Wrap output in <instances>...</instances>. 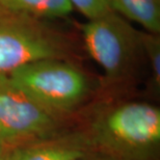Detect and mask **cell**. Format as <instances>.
<instances>
[{
    "label": "cell",
    "mask_w": 160,
    "mask_h": 160,
    "mask_svg": "<svg viewBox=\"0 0 160 160\" xmlns=\"http://www.w3.org/2000/svg\"><path fill=\"white\" fill-rule=\"evenodd\" d=\"M79 127L92 152L105 160H160V108L154 103L105 98Z\"/></svg>",
    "instance_id": "6da1fadb"
},
{
    "label": "cell",
    "mask_w": 160,
    "mask_h": 160,
    "mask_svg": "<svg viewBox=\"0 0 160 160\" xmlns=\"http://www.w3.org/2000/svg\"><path fill=\"white\" fill-rule=\"evenodd\" d=\"M8 75L45 110L68 123L88 105L94 92L88 74L72 59L37 60Z\"/></svg>",
    "instance_id": "7a4b0ae2"
},
{
    "label": "cell",
    "mask_w": 160,
    "mask_h": 160,
    "mask_svg": "<svg viewBox=\"0 0 160 160\" xmlns=\"http://www.w3.org/2000/svg\"><path fill=\"white\" fill-rule=\"evenodd\" d=\"M73 56V46L47 21L0 5V74H9L29 62Z\"/></svg>",
    "instance_id": "3957f363"
},
{
    "label": "cell",
    "mask_w": 160,
    "mask_h": 160,
    "mask_svg": "<svg viewBox=\"0 0 160 160\" xmlns=\"http://www.w3.org/2000/svg\"><path fill=\"white\" fill-rule=\"evenodd\" d=\"M81 32L85 49L103 71L106 83L114 88L131 78L143 56L142 32L114 11L88 20Z\"/></svg>",
    "instance_id": "277c9868"
},
{
    "label": "cell",
    "mask_w": 160,
    "mask_h": 160,
    "mask_svg": "<svg viewBox=\"0 0 160 160\" xmlns=\"http://www.w3.org/2000/svg\"><path fill=\"white\" fill-rule=\"evenodd\" d=\"M68 128V122L45 110L8 74H0V157Z\"/></svg>",
    "instance_id": "5b68a950"
},
{
    "label": "cell",
    "mask_w": 160,
    "mask_h": 160,
    "mask_svg": "<svg viewBox=\"0 0 160 160\" xmlns=\"http://www.w3.org/2000/svg\"><path fill=\"white\" fill-rule=\"evenodd\" d=\"M92 153L84 131L80 127H69L15 150L3 160H79Z\"/></svg>",
    "instance_id": "8992f818"
},
{
    "label": "cell",
    "mask_w": 160,
    "mask_h": 160,
    "mask_svg": "<svg viewBox=\"0 0 160 160\" xmlns=\"http://www.w3.org/2000/svg\"><path fill=\"white\" fill-rule=\"evenodd\" d=\"M112 9L128 21L142 25L146 32H160V0H110Z\"/></svg>",
    "instance_id": "52a82bcc"
},
{
    "label": "cell",
    "mask_w": 160,
    "mask_h": 160,
    "mask_svg": "<svg viewBox=\"0 0 160 160\" xmlns=\"http://www.w3.org/2000/svg\"><path fill=\"white\" fill-rule=\"evenodd\" d=\"M0 5L43 21L65 18L73 11L68 0H0Z\"/></svg>",
    "instance_id": "ba28073f"
},
{
    "label": "cell",
    "mask_w": 160,
    "mask_h": 160,
    "mask_svg": "<svg viewBox=\"0 0 160 160\" xmlns=\"http://www.w3.org/2000/svg\"><path fill=\"white\" fill-rule=\"evenodd\" d=\"M142 44L143 56L150 71V89L154 98L160 94V38L159 34L142 32Z\"/></svg>",
    "instance_id": "9c48e42d"
},
{
    "label": "cell",
    "mask_w": 160,
    "mask_h": 160,
    "mask_svg": "<svg viewBox=\"0 0 160 160\" xmlns=\"http://www.w3.org/2000/svg\"><path fill=\"white\" fill-rule=\"evenodd\" d=\"M73 9H77L88 20L100 17L112 9L110 0H68Z\"/></svg>",
    "instance_id": "30bf717a"
},
{
    "label": "cell",
    "mask_w": 160,
    "mask_h": 160,
    "mask_svg": "<svg viewBox=\"0 0 160 160\" xmlns=\"http://www.w3.org/2000/svg\"><path fill=\"white\" fill-rule=\"evenodd\" d=\"M79 160H105V159L101 158L100 156L96 155V154H94V153H92V154L85 156V157H83V158L79 159Z\"/></svg>",
    "instance_id": "8fae6325"
},
{
    "label": "cell",
    "mask_w": 160,
    "mask_h": 160,
    "mask_svg": "<svg viewBox=\"0 0 160 160\" xmlns=\"http://www.w3.org/2000/svg\"><path fill=\"white\" fill-rule=\"evenodd\" d=\"M0 160H3V158H1V157H0Z\"/></svg>",
    "instance_id": "7c38bea8"
}]
</instances>
